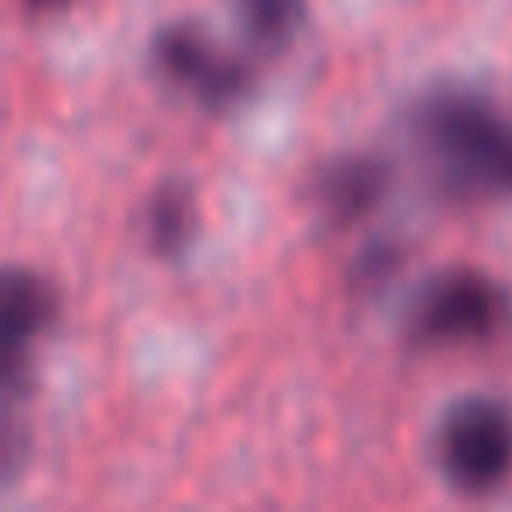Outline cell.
<instances>
[{"label":"cell","instance_id":"obj_1","mask_svg":"<svg viewBox=\"0 0 512 512\" xmlns=\"http://www.w3.org/2000/svg\"><path fill=\"white\" fill-rule=\"evenodd\" d=\"M411 130L453 193H512V120L474 92L442 88L414 106Z\"/></svg>","mask_w":512,"mask_h":512},{"label":"cell","instance_id":"obj_2","mask_svg":"<svg viewBox=\"0 0 512 512\" xmlns=\"http://www.w3.org/2000/svg\"><path fill=\"white\" fill-rule=\"evenodd\" d=\"M446 477L470 495L498 488L512 474V418L488 397H470L446 414L439 432Z\"/></svg>","mask_w":512,"mask_h":512},{"label":"cell","instance_id":"obj_3","mask_svg":"<svg viewBox=\"0 0 512 512\" xmlns=\"http://www.w3.org/2000/svg\"><path fill=\"white\" fill-rule=\"evenodd\" d=\"M509 316L502 285L477 271H449L435 278L411 306L407 334L418 344H456L491 337Z\"/></svg>","mask_w":512,"mask_h":512},{"label":"cell","instance_id":"obj_4","mask_svg":"<svg viewBox=\"0 0 512 512\" xmlns=\"http://www.w3.org/2000/svg\"><path fill=\"white\" fill-rule=\"evenodd\" d=\"M155 64L165 78L193 88L207 106H232L239 95L249 92L246 67L221 57L193 25H172L158 32Z\"/></svg>","mask_w":512,"mask_h":512},{"label":"cell","instance_id":"obj_5","mask_svg":"<svg viewBox=\"0 0 512 512\" xmlns=\"http://www.w3.org/2000/svg\"><path fill=\"white\" fill-rule=\"evenodd\" d=\"M57 313V295L32 271H8L0 285V355L4 390L15 397L29 379V348Z\"/></svg>","mask_w":512,"mask_h":512},{"label":"cell","instance_id":"obj_6","mask_svg":"<svg viewBox=\"0 0 512 512\" xmlns=\"http://www.w3.org/2000/svg\"><path fill=\"white\" fill-rule=\"evenodd\" d=\"M386 190H390V169L372 155L337 158L316 176V204L337 225L365 218L386 197Z\"/></svg>","mask_w":512,"mask_h":512},{"label":"cell","instance_id":"obj_7","mask_svg":"<svg viewBox=\"0 0 512 512\" xmlns=\"http://www.w3.org/2000/svg\"><path fill=\"white\" fill-rule=\"evenodd\" d=\"M193 221H197L193 193L186 190L183 183H165L162 190L151 197L148 214H144L151 249L162 256H179L193 235Z\"/></svg>","mask_w":512,"mask_h":512},{"label":"cell","instance_id":"obj_8","mask_svg":"<svg viewBox=\"0 0 512 512\" xmlns=\"http://www.w3.org/2000/svg\"><path fill=\"white\" fill-rule=\"evenodd\" d=\"M249 36L264 46H281L302 22V0H239Z\"/></svg>","mask_w":512,"mask_h":512},{"label":"cell","instance_id":"obj_9","mask_svg":"<svg viewBox=\"0 0 512 512\" xmlns=\"http://www.w3.org/2000/svg\"><path fill=\"white\" fill-rule=\"evenodd\" d=\"M397 264H400L397 246H390V242H372V246L362 249V256H358L351 281L362 285V288H376V285H383L393 271H397Z\"/></svg>","mask_w":512,"mask_h":512},{"label":"cell","instance_id":"obj_10","mask_svg":"<svg viewBox=\"0 0 512 512\" xmlns=\"http://www.w3.org/2000/svg\"><path fill=\"white\" fill-rule=\"evenodd\" d=\"M64 4H71V0H25V8L32 11H53V8H64Z\"/></svg>","mask_w":512,"mask_h":512}]
</instances>
